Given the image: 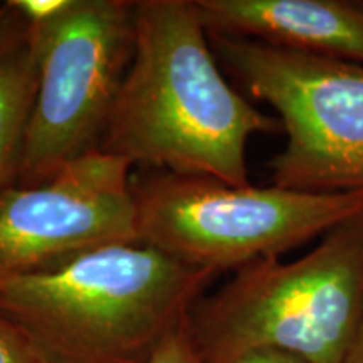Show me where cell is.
<instances>
[{"instance_id":"6da1fadb","label":"cell","mask_w":363,"mask_h":363,"mask_svg":"<svg viewBox=\"0 0 363 363\" xmlns=\"http://www.w3.org/2000/svg\"><path fill=\"white\" fill-rule=\"evenodd\" d=\"M279 125L222 76L194 0H136L133 59L99 152L244 187L249 138Z\"/></svg>"},{"instance_id":"7a4b0ae2","label":"cell","mask_w":363,"mask_h":363,"mask_svg":"<svg viewBox=\"0 0 363 363\" xmlns=\"http://www.w3.org/2000/svg\"><path fill=\"white\" fill-rule=\"evenodd\" d=\"M212 278L145 244H113L0 281V315L43 363H148Z\"/></svg>"},{"instance_id":"3957f363","label":"cell","mask_w":363,"mask_h":363,"mask_svg":"<svg viewBox=\"0 0 363 363\" xmlns=\"http://www.w3.org/2000/svg\"><path fill=\"white\" fill-rule=\"evenodd\" d=\"M363 321V212L294 262L266 257L194 303L187 325L202 363L279 348L308 363H343Z\"/></svg>"},{"instance_id":"277c9868","label":"cell","mask_w":363,"mask_h":363,"mask_svg":"<svg viewBox=\"0 0 363 363\" xmlns=\"http://www.w3.org/2000/svg\"><path fill=\"white\" fill-rule=\"evenodd\" d=\"M138 242L211 274L279 257L363 212V192L234 187L160 172L133 182Z\"/></svg>"},{"instance_id":"5b68a950","label":"cell","mask_w":363,"mask_h":363,"mask_svg":"<svg viewBox=\"0 0 363 363\" xmlns=\"http://www.w3.org/2000/svg\"><path fill=\"white\" fill-rule=\"evenodd\" d=\"M136 0H67L30 24L38 93L17 175L38 187L99 148L135 51Z\"/></svg>"},{"instance_id":"8992f818","label":"cell","mask_w":363,"mask_h":363,"mask_svg":"<svg viewBox=\"0 0 363 363\" xmlns=\"http://www.w3.org/2000/svg\"><path fill=\"white\" fill-rule=\"evenodd\" d=\"M212 52L288 136L272 185L306 194L363 192V65L211 35Z\"/></svg>"},{"instance_id":"52a82bcc","label":"cell","mask_w":363,"mask_h":363,"mask_svg":"<svg viewBox=\"0 0 363 363\" xmlns=\"http://www.w3.org/2000/svg\"><path fill=\"white\" fill-rule=\"evenodd\" d=\"M131 163L94 150L38 187L0 197V281L61 269L113 244L138 242Z\"/></svg>"},{"instance_id":"ba28073f","label":"cell","mask_w":363,"mask_h":363,"mask_svg":"<svg viewBox=\"0 0 363 363\" xmlns=\"http://www.w3.org/2000/svg\"><path fill=\"white\" fill-rule=\"evenodd\" d=\"M211 35L363 65L360 0H194Z\"/></svg>"},{"instance_id":"9c48e42d","label":"cell","mask_w":363,"mask_h":363,"mask_svg":"<svg viewBox=\"0 0 363 363\" xmlns=\"http://www.w3.org/2000/svg\"><path fill=\"white\" fill-rule=\"evenodd\" d=\"M38 78V57L29 39L0 59V197L17 185Z\"/></svg>"},{"instance_id":"30bf717a","label":"cell","mask_w":363,"mask_h":363,"mask_svg":"<svg viewBox=\"0 0 363 363\" xmlns=\"http://www.w3.org/2000/svg\"><path fill=\"white\" fill-rule=\"evenodd\" d=\"M30 22L13 0L0 6V59L16 51L29 39Z\"/></svg>"},{"instance_id":"8fae6325","label":"cell","mask_w":363,"mask_h":363,"mask_svg":"<svg viewBox=\"0 0 363 363\" xmlns=\"http://www.w3.org/2000/svg\"><path fill=\"white\" fill-rule=\"evenodd\" d=\"M148 363H202L190 337L187 316L170 331Z\"/></svg>"},{"instance_id":"7c38bea8","label":"cell","mask_w":363,"mask_h":363,"mask_svg":"<svg viewBox=\"0 0 363 363\" xmlns=\"http://www.w3.org/2000/svg\"><path fill=\"white\" fill-rule=\"evenodd\" d=\"M0 363H43L24 333L0 315Z\"/></svg>"},{"instance_id":"4fadbf2b","label":"cell","mask_w":363,"mask_h":363,"mask_svg":"<svg viewBox=\"0 0 363 363\" xmlns=\"http://www.w3.org/2000/svg\"><path fill=\"white\" fill-rule=\"evenodd\" d=\"M217 363H308L293 353L279 348H251Z\"/></svg>"},{"instance_id":"5bb4252c","label":"cell","mask_w":363,"mask_h":363,"mask_svg":"<svg viewBox=\"0 0 363 363\" xmlns=\"http://www.w3.org/2000/svg\"><path fill=\"white\" fill-rule=\"evenodd\" d=\"M13 2L33 24V22H40L56 16L59 11L65 9L67 0H13Z\"/></svg>"},{"instance_id":"9a60e30c","label":"cell","mask_w":363,"mask_h":363,"mask_svg":"<svg viewBox=\"0 0 363 363\" xmlns=\"http://www.w3.org/2000/svg\"><path fill=\"white\" fill-rule=\"evenodd\" d=\"M343 363H363V321Z\"/></svg>"}]
</instances>
